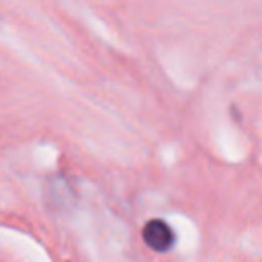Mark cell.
<instances>
[{
	"label": "cell",
	"mask_w": 262,
	"mask_h": 262,
	"mask_svg": "<svg viewBox=\"0 0 262 262\" xmlns=\"http://www.w3.org/2000/svg\"><path fill=\"white\" fill-rule=\"evenodd\" d=\"M141 235H143V242L154 250V252H168L176 237H174V229L164 221V219H149L143 229H141Z\"/></svg>",
	"instance_id": "obj_1"
}]
</instances>
